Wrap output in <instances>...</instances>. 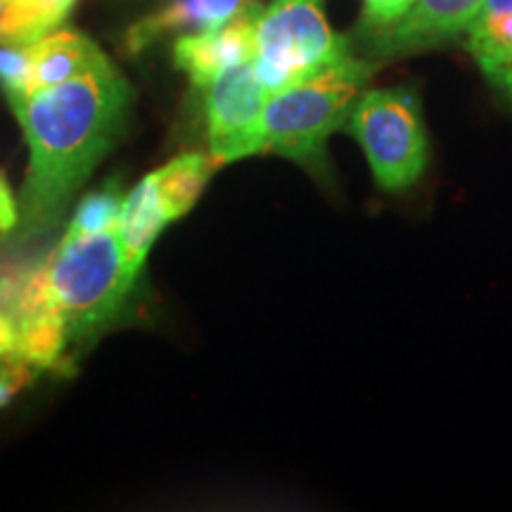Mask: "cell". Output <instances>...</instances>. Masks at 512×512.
I'll list each match as a JSON object with an SVG mask.
<instances>
[{
  "label": "cell",
  "instance_id": "obj_14",
  "mask_svg": "<svg viewBox=\"0 0 512 512\" xmlns=\"http://www.w3.org/2000/svg\"><path fill=\"white\" fill-rule=\"evenodd\" d=\"M29 83V46L0 43V88L5 95L27 91Z\"/></svg>",
  "mask_w": 512,
  "mask_h": 512
},
{
  "label": "cell",
  "instance_id": "obj_10",
  "mask_svg": "<svg viewBox=\"0 0 512 512\" xmlns=\"http://www.w3.org/2000/svg\"><path fill=\"white\" fill-rule=\"evenodd\" d=\"M169 223H174V219H171L162 197H159L155 174L145 176L143 181L124 197V209H121L119 221L121 238H124L126 254L133 266L143 268L145 256L150 254L159 233H162Z\"/></svg>",
  "mask_w": 512,
  "mask_h": 512
},
{
  "label": "cell",
  "instance_id": "obj_7",
  "mask_svg": "<svg viewBox=\"0 0 512 512\" xmlns=\"http://www.w3.org/2000/svg\"><path fill=\"white\" fill-rule=\"evenodd\" d=\"M486 0H413L399 22L370 36V48L382 57H396L437 48L467 34Z\"/></svg>",
  "mask_w": 512,
  "mask_h": 512
},
{
  "label": "cell",
  "instance_id": "obj_6",
  "mask_svg": "<svg viewBox=\"0 0 512 512\" xmlns=\"http://www.w3.org/2000/svg\"><path fill=\"white\" fill-rule=\"evenodd\" d=\"M209 155L219 164L259 155L261 117L268 100L254 62L245 60L223 69L207 88Z\"/></svg>",
  "mask_w": 512,
  "mask_h": 512
},
{
  "label": "cell",
  "instance_id": "obj_17",
  "mask_svg": "<svg viewBox=\"0 0 512 512\" xmlns=\"http://www.w3.org/2000/svg\"><path fill=\"white\" fill-rule=\"evenodd\" d=\"M197 12H200L202 29H216L230 22L235 15H240L247 8L249 0H192Z\"/></svg>",
  "mask_w": 512,
  "mask_h": 512
},
{
  "label": "cell",
  "instance_id": "obj_5",
  "mask_svg": "<svg viewBox=\"0 0 512 512\" xmlns=\"http://www.w3.org/2000/svg\"><path fill=\"white\" fill-rule=\"evenodd\" d=\"M328 24L320 0H273L254 31V69L268 93L318 72L349 53Z\"/></svg>",
  "mask_w": 512,
  "mask_h": 512
},
{
  "label": "cell",
  "instance_id": "obj_8",
  "mask_svg": "<svg viewBox=\"0 0 512 512\" xmlns=\"http://www.w3.org/2000/svg\"><path fill=\"white\" fill-rule=\"evenodd\" d=\"M261 8L249 3L240 15L216 29L185 34L174 46V62L197 88H207L223 69L254 57V31Z\"/></svg>",
  "mask_w": 512,
  "mask_h": 512
},
{
  "label": "cell",
  "instance_id": "obj_20",
  "mask_svg": "<svg viewBox=\"0 0 512 512\" xmlns=\"http://www.w3.org/2000/svg\"><path fill=\"white\" fill-rule=\"evenodd\" d=\"M496 12H512V0H486L479 15H496Z\"/></svg>",
  "mask_w": 512,
  "mask_h": 512
},
{
  "label": "cell",
  "instance_id": "obj_12",
  "mask_svg": "<svg viewBox=\"0 0 512 512\" xmlns=\"http://www.w3.org/2000/svg\"><path fill=\"white\" fill-rule=\"evenodd\" d=\"M121 209H124V195H121L119 185H105V188L91 192V195H86L79 202V207L74 209L72 221H69L67 233L86 235L117 228L121 221Z\"/></svg>",
  "mask_w": 512,
  "mask_h": 512
},
{
  "label": "cell",
  "instance_id": "obj_2",
  "mask_svg": "<svg viewBox=\"0 0 512 512\" xmlns=\"http://www.w3.org/2000/svg\"><path fill=\"white\" fill-rule=\"evenodd\" d=\"M138 273L119 226L86 235L64 233L60 247L36 271L43 302L62 323L69 344L117 316Z\"/></svg>",
  "mask_w": 512,
  "mask_h": 512
},
{
  "label": "cell",
  "instance_id": "obj_15",
  "mask_svg": "<svg viewBox=\"0 0 512 512\" xmlns=\"http://www.w3.org/2000/svg\"><path fill=\"white\" fill-rule=\"evenodd\" d=\"M74 5L76 0H24V10H27L29 31L34 43L60 27Z\"/></svg>",
  "mask_w": 512,
  "mask_h": 512
},
{
  "label": "cell",
  "instance_id": "obj_19",
  "mask_svg": "<svg viewBox=\"0 0 512 512\" xmlns=\"http://www.w3.org/2000/svg\"><path fill=\"white\" fill-rule=\"evenodd\" d=\"M479 67H482L486 79L494 83L498 91H503L512 100V55L498 57V60L479 62Z\"/></svg>",
  "mask_w": 512,
  "mask_h": 512
},
{
  "label": "cell",
  "instance_id": "obj_16",
  "mask_svg": "<svg viewBox=\"0 0 512 512\" xmlns=\"http://www.w3.org/2000/svg\"><path fill=\"white\" fill-rule=\"evenodd\" d=\"M413 0H363L361 29L368 38L389 29L406 15Z\"/></svg>",
  "mask_w": 512,
  "mask_h": 512
},
{
  "label": "cell",
  "instance_id": "obj_3",
  "mask_svg": "<svg viewBox=\"0 0 512 512\" xmlns=\"http://www.w3.org/2000/svg\"><path fill=\"white\" fill-rule=\"evenodd\" d=\"M375 67L347 55L325 64L304 79L268 93L261 117V152L323 169L325 145L332 133L347 126L358 95Z\"/></svg>",
  "mask_w": 512,
  "mask_h": 512
},
{
  "label": "cell",
  "instance_id": "obj_9",
  "mask_svg": "<svg viewBox=\"0 0 512 512\" xmlns=\"http://www.w3.org/2000/svg\"><path fill=\"white\" fill-rule=\"evenodd\" d=\"M105 53L79 31H50L29 46V88L69 81L105 60Z\"/></svg>",
  "mask_w": 512,
  "mask_h": 512
},
{
  "label": "cell",
  "instance_id": "obj_18",
  "mask_svg": "<svg viewBox=\"0 0 512 512\" xmlns=\"http://www.w3.org/2000/svg\"><path fill=\"white\" fill-rule=\"evenodd\" d=\"M29 366L24 363H10L5 358H0V406L10 401V396L29 380Z\"/></svg>",
  "mask_w": 512,
  "mask_h": 512
},
{
  "label": "cell",
  "instance_id": "obj_4",
  "mask_svg": "<svg viewBox=\"0 0 512 512\" xmlns=\"http://www.w3.org/2000/svg\"><path fill=\"white\" fill-rule=\"evenodd\" d=\"M344 128L363 147L380 188L406 190L425 174L430 162L427 131L418 102L403 88L358 95Z\"/></svg>",
  "mask_w": 512,
  "mask_h": 512
},
{
  "label": "cell",
  "instance_id": "obj_11",
  "mask_svg": "<svg viewBox=\"0 0 512 512\" xmlns=\"http://www.w3.org/2000/svg\"><path fill=\"white\" fill-rule=\"evenodd\" d=\"M219 166L221 164L211 155L190 152V155L176 157L174 162L152 171L155 174L157 192L162 197L166 211L171 214V219L178 221L181 216L188 214Z\"/></svg>",
  "mask_w": 512,
  "mask_h": 512
},
{
  "label": "cell",
  "instance_id": "obj_13",
  "mask_svg": "<svg viewBox=\"0 0 512 512\" xmlns=\"http://www.w3.org/2000/svg\"><path fill=\"white\" fill-rule=\"evenodd\" d=\"M467 48L477 62L512 55V12L479 15L467 29Z\"/></svg>",
  "mask_w": 512,
  "mask_h": 512
},
{
  "label": "cell",
  "instance_id": "obj_1",
  "mask_svg": "<svg viewBox=\"0 0 512 512\" xmlns=\"http://www.w3.org/2000/svg\"><path fill=\"white\" fill-rule=\"evenodd\" d=\"M22 126L29 166L15 197L12 242L27 245L53 230L69 202L126 124L131 86L105 57L55 86L5 95Z\"/></svg>",
  "mask_w": 512,
  "mask_h": 512
}]
</instances>
